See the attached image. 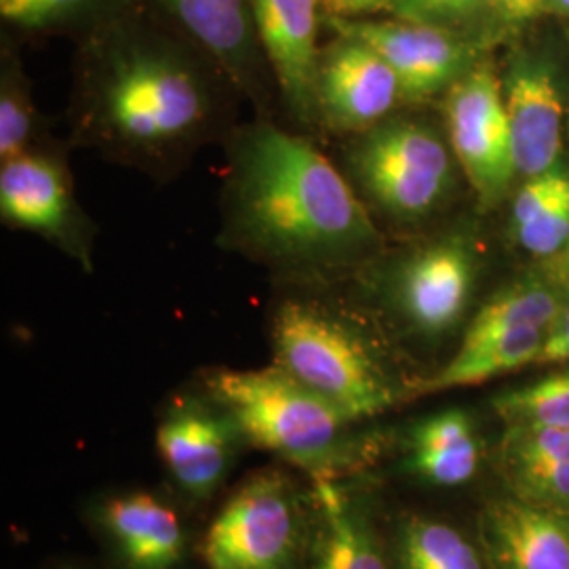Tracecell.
Instances as JSON below:
<instances>
[{"mask_svg": "<svg viewBox=\"0 0 569 569\" xmlns=\"http://www.w3.org/2000/svg\"><path fill=\"white\" fill-rule=\"evenodd\" d=\"M224 143L226 251L264 266L279 284H338L378 253L373 216L310 136L258 114Z\"/></svg>", "mask_w": 569, "mask_h": 569, "instance_id": "2", "label": "cell"}, {"mask_svg": "<svg viewBox=\"0 0 569 569\" xmlns=\"http://www.w3.org/2000/svg\"><path fill=\"white\" fill-rule=\"evenodd\" d=\"M197 385L237 420L249 449L310 479L371 475L382 465L390 427L359 422L281 367H207Z\"/></svg>", "mask_w": 569, "mask_h": 569, "instance_id": "4", "label": "cell"}, {"mask_svg": "<svg viewBox=\"0 0 569 569\" xmlns=\"http://www.w3.org/2000/svg\"><path fill=\"white\" fill-rule=\"evenodd\" d=\"M44 569H103V566L102 561L89 563V561H77V559H63V561H58Z\"/></svg>", "mask_w": 569, "mask_h": 569, "instance_id": "33", "label": "cell"}, {"mask_svg": "<svg viewBox=\"0 0 569 569\" xmlns=\"http://www.w3.org/2000/svg\"><path fill=\"white\" fill-rule=\"evenodd\" d=\"M545 9H547V0H515L512 20H528Z\"/></svg>", "mask_w": 569, "mask_h": 569, "instance_id": "32", "label": "cell"}, {"mask_svg": "<svg viewBox=\"0 0 569 569\" xmlns=\"http://www.w3.org/2000/svg\"><path fill=\"white\" fill-rule=\"evenodd\" d=\"M268 342L274 366L352 420L378 422L416 401L422 378L407 376L385 327L336 284H279Z\"/></svg>", "mask_w": 569, "mask_h": 569, "instance_id": "3", "label": "cell"}, {"mask_svg": "<svg viewBox=\"0 0 569 569\" xmlns=\"http://www.w3.org/2000/svg\"><path fill=\"white\" fill-rule=\"evenodd\" d=\"M146 2L224 74L239 98H247L258 114L268 117L277 84L266 60L251 0Z\"/></svg>", "mask_w": 569, "mask_h": 569, "instance_id": "12", "label": "cell"}, {"mask_svg": "<svg viewBox=\"0 0 569 569\" xmlns=\"http://www.w3.org/2000/svg\"><path fill=\"white\" fill-rule=\"evenodd\" d=\"M0 218L58 247L70 260L93 270V224L82 211L66 154L39 143L0 163Z\"/></svg>", "mask_w": 569, "mask_h": 569, "instance_id": "10", "label": "cell"}, {"mask_svg": "<svg viewBox=\"0 0 569 569\" xmlns=\"http://www.w3.org/2000/svg\"><path fill=\"white\" fill-rule=\"evenodd\" d=\"M566 298L549 283L521 281L489 298L467 323L458 348L493 342L519 331H550L557 323Z\"/></svg>", "mask_w": 569, "mask_h": 569, "instance_id": "23", "label": "cell"}, {"mask_svg": "<svg viewBox=\"0 0 569 569\" xmlns=\"http://www.w3.org/2000/svg\"><path fill=\"white\" fill-rule=\"evenodd\" d=\"M559 363H569V296L566 298V305L557 323L547 336V342L542 346V352L536 366H559Z\"/></svg>", "mask_w": 569, "mask_h": 569, "instance_id": "31", "label": "cell"}, {"mask_svg": "<svg viewBox=\"0 0 569 569\" xmlns=\"http://www.w3.org/2000/svg\"><path fill=\"white\" fill-rule=\"evenodd\" d=\"M502 91L517 173L533 178L555 169L561 152L563 100L549 63L536 58L512 61Z\"/></svg>", "mask_w": 569, "mask_h": 569, "instance_id": "20", "label": "cell"}, {"mask_svg": "<svg viewBox=\"0 0 569 569\" xmlns=\"http://www.w3.org/2000/svg\"><path fill=\"white\" fill-rule=\"evenodd\" d=\"M569 183L568 173H563L561 169H550L547 173L528 178L526 183L521 186V190L517 192V199L512 203L510 211V226L515 230L529 224L542 209H547Z\"/></svg>", "mask_w": 569, "mask_h": 569, "instance_id": "29", "label": "cell"}, {"mask_svg": "<svg viewBox=\"0 0 569 569\" xmlns=\"http://www.w3.org/2000/svg\"><path fill=\"white\" fill-rule=\"evenodd\" d=\"M489 462L517 500L569 515V430L505 427Z\"/></svg>", "mask_w": 569, "mask_h": 569, "instance_id": "21", "label": "cell"}, {"mask_svg": "<svg viewBox=\"0 0 569 569\" xmlns=\"http://www.w3.org/2000/svg\"><path fill=\"white\" fill-rule=\"evenodd\" d=\"M331 34L366 42L380 53L401 82L406 103H422L448 93L477 63V49L468 34L416 21L323 20Z\"/></svg>", "mask_w": 569, "mask_h": 569, "instance_id": "13", "label": "cell"}, {"mask_svg": "<svg viewBox=\"0 0 569 569\" xmlns=\"http://www.w3.org/2000/svg\"><path fill=\"white\" fill-rule=\"evenodd\" d=\"M517 237L533 256H552L569 243V183L547 209L517 230Z\"/></svg>", "mask_w": 569, "mask_h": 569, "instance_id": "28", "label": "cell"}, {"mask_svg": "<svg viewBox=\"0 0 569 569\" xmlns=\"http://www.w3.org/2000/svg\"><path fill=\"white\" fill-rule=\"evenodd\" d=\"M42 142L41 119L20 60L2 51L0 61V163Z\"/></svg>", "mask_w": 569, "mask_h": 569, "instance_id": "26", "label": "cell"}, {"mask_svg": "<svg viewBox=\"0 0 569 569\" xmlns=\"http://www.w3.org/2000/svg\"><path fill=\"white\" fill-rule=\"evenodd\" d=\"M475 281L477 266L467 241L446 237L416 247L390 266L378 300L407 338L439 345L467 321Z\"/></svg>", "mask_w": 569, "mask_h": 569, "instance_id": "9", "label": "cell"}, {"mask_svg": "<svg viewBox=\"0 0 569 569\" xmlns=\"http://www.w3.org/2000/svg\"><path fill=\"white\" fill-rule=\"evenodd\" d=\"M547 11L569 20V0H547Z\"/></svg>", "mask_w": 569, "mask_h": 569, "instance_id": "34", "label": "cell"}, {"mask_svg": "<svg viewBox=\"0 0 569 569\" xmlns=\"http://www.w3.org/2000/svg\"><path fill=\"white\" fill-rule=\"evenodd\" d=\"M491 569H569V515L531 507L507 489L486 493L475 515Z\"/></svg>", "mask_w": 569, "mask_h": 569, "instance_id": "18", "label": "cell"}, {"mask_svg": "<svg viewBox=\"0 0 569 569\" xmlns=\"http://www.w3.org/2000/svg\"><path fill=\"white\" fill-rule=\"evenodd\" d=\"M81 519L103 569H201L197 515L167 483L96 491Z\"/></svg>", "mask_w": 569, "mask_h": 569, "instance_id": "7", "label": "cell"}, {"mask_svg": "<svg viewBox=\"0 0 569 569\" xmlns=\"http://www.w3.org/2000/svg\"><path fill=\"white\" fill-rule=\"evenodd\" d=\"M154 443L164 483L197 517L224 493L232 470L249 449L237 420L197 382L164 401Z\"/></svg>", "mask_w": 569, "mask_h": 569, "instance_id": "8", "label": "cell"}, {"mask_svg": "<svg viewBox=\"0 0 569 569\" xmlns=\"http://www.w3.org/2000/svg\"><path fill=\"white\" fill-rule=\"evenodd\" d=\"M399 0H323V20H359L395 13Z\"/></svg>", "mask_w": 569, "mask_h": 569, "instance_id": "30", "label": "cell"}, {"mask_svg": "<svg viewBox=\"0 0 569 569\" xmlns=\"http://www.w3.org/2000/svg\"><path fill=\"white\" fill-rule=\"evenodd\" d=\"M568 268H569V258H568Z\"/></svg>", "mask_w": 569, "mask_h": 569, "instance_id": "35", "label": "cell"}, {"mask_svg": "<svg viewBox=\"0 0 569 569\" xmlns=\"http://www.w3.org/2000/svg\"><path fill=\"white\" fill-rule=\"evenodd\" d=\"M458 161L448 140L425 121L390 117L348 138L342 171L367 211L416 224L448 203Z\"/></svg>", "mask_w": 569, "mask_h": 569, "instance_id": "6", "label": "cell"}, {"mask_svg": "<svg viewBox=\"0 0 569 569\" xmlns=\"http://www.w3.org/2000/svg\"><path fill=\"white\" fill-rule=\"evenodd\" d=\"M127 0H0V18L23 34H81Z\"/></svg>", "mask_w": 569, "mask_h": 569, "instance_id": "24", "label": "cell"}, {"mask_svg": "<svg viewBox=\"0 0 569 569\" xmlns=\"http://www.w3.org/2000/svg\"><path fill=\"white\" fill-rule=\"evenodd\" d=\"M488 11L486 0H399L392 18L439 26L467 34L468 28Z\"/></svg>", "mask_w": 569, "mask_h": 569, "instance_id": "27", "label": "cell"}, {"mask_svg": "<svg viewBox=\"0 0 569 569\" xmlns=\"http://www.w3.org/2000/svg\"><path fill=\"white\" fill-rule=\"evenodd\" d=\"M251 4L284 112L302 129H317L315 77L323 0H251Z\"/></svg>", "mask_w": 569, "mask_h": 569, "instance_id": "17", "label": "cell"}, {"mask_svg": "<svg viewBox=\"0 0 569 569\" xmlns=\"http://www.w3.org/2000/svg\"><path fill=\"white\" fill-rule=\"evenodd\" d=\"M239 93L146 2L127 0L79 34L72 140L154 180L226 142Z\"/></svg>", "mask_w": 569, "mask_h": 569, "instance_id": "1", "label": "cell"}, {"mask_svg": "<svg viewBox=\"0 0 569 569\" xmlns=\"http://www.w3.org/2000/svg\"><path fill=\"white\" fill-rule=\"evenodd\" d=\"M448 142L483 207L496 203L517 176L502 82L489 61H477L451 84L443 102Z\"/></svg>", "mask_w": 569, "mask_h": 569, "instance_id": "11", "label": "cell"}, {"mask_svg": "<svg viewBox=\"0 0 569 569\" xmlns=\"http://www.w3.org/2000/svg\"><path fill=\"white\" fill-rule=\"evenodd\" d=\"M491 407L502 427L528 425L569 430V367L496 395Z\"/></svg>", "mask_w": 569, "mask_h": 569, "instance_id": "25", "label": "cell"}, {"mask_svg": "<svg viewBox=\"0 0 569 569\" xmlns=\"http://www.w3.org/2000/svg\"><path fill=\"white\" fill-rule=\"evenodd\" d=\"M310 477L283 462L247 472L199 531L201 569H305Z\"/></svg>", "mask_w": 569, "mask_h": 569, "instance_id": "5", "label": "cell"}, {"mask_svg": "<svg viewBox=\"0 0 569 569\" xmlns=\"http://www.w3.org/2000/svg\"><path fill=\"white\" fill-rule=\"evenodd\" d=\"M486 460H491L481 428L465 407H446L390 427L387 456L371 472L378 479L401 477L411 486L456 491L479 479Z\"/></svg>", "mask_w": 569, "mask_h": 569, "instance_id": "15", "label": "cell"}, {"mask_svg": "<svg viewBox=\"0 0 569 569\" xmlns=\"http://www.w3.org/2000/svg\"><path fill=\"white\" fill-rule=\"evenodd\" d=\"M547 336L549 331L529 329L475 348H456V352L443 366L428 371L418 382L416 399L456 388L486 385L489 380L507 376L517 369L536 366Z\"/></svg>", "mask_w": 569, "mask_h": 569, "instance_id": "22", "label": "cell"}, {"mask_svg": "<svg viewBox=\"0 0 569 569\" xmlns=\"http://www.w3.org/2000/svg\"><path fill=\"white\" fill-rule=\"evenodd\" d=\"M378 515L392 569H491L475 521L467 526L446 512L397 505L382 481Z\"/></svg>", "mask_w": 569, "mask_h": 569, "instance_id": "19", "label": "cell"}, {"mask_svg": "<svg viewBox=\"0 0 569 569\" xmlns=\"http://www.w3.org/2000/svg\"><path fill=\"white\" fill-rule=\"evenodd\" d=\"M312 528L305 569H392L373 475L310 479Z\"/></svg>", "mask_w": 569, "mask_h": 569, "instance_id": "16", "label": "cell"}, {"mask_svg": "<svg viewBox=\"0 0 569 569\" xmlns=\"http://www.w3.org/2000/svg\"><path fill=\"white\" fill-rule=\"evenodd\" d=\"M406 103L401 82L366 42L333 34L321 44L315 77V122L329 136L352 138Z\"/></svg>", "mask_w": 569, "mask_h": 569, "instance_id": "14", "label": "cell"}]
</instances>
